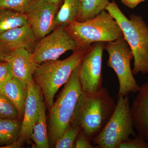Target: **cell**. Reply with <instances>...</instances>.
I'll return each mask as SVG.
<instances>
[{
    "label": "cell",
    "mask_w": 148,
    "mask_h": 148,
    "mask_svg": "<svg viewBox=\"0 0 148 148\" xmlns=\"http://www.w3.org/2000/svg\"><path fill=\"white\" fill-rule=\"evenodd\" d=\"M10 51L5 46L0 42V61L5 62L6 58Z\"/></svg>",
    "instance_id": "cell-27"
},
{
    "label": "cell",
    "mask_w": 148,
    "mask_h": 148,
    "mask_svg": "<svg viewBox=\"0 0 148 148\" xmlns=\"http://www.w3.org/2000/svg\"><path fill=\"white\" fill-rule=\"evenodd\" d=\"M20 119H0V145H13L18 141L21 132Z\"/></svg>",
    "instance_id": "cell-16"
},
{
    "label": "cell",
    "mask_w": 148,
    "mask_h": 148,
    "mask_svg": "<svg viewBox=\"0 0 148 148\" xmlns=\"http://www.w3.org/2000/svg\"><path fill=\"white\" fill-rule=\"evenodd\" d=\"M77 46L66 31L65 26L56 27L52 33L38 41L31 53L33 61L37 64L56 60L68 51L75 50Z\"/></svg>",
    "instance_id": "cell-8"
},
{
    "label": "cell",
    "mask_w": 148,
    "mask_h": 148,
    "mask_svg": "<svg viewBox=\"0 0 148 148\" xmlns=\"http://www.w3.org/2000/svg\"><path fill=\"white\" fill-rule=\"evenodd\" d=\"M128 139L119 144L118 148H148V142L140 136Z\"/></svg>",
    "instance_id": "cell-25"
},
{
    "label": "cell",
    "mask_w": 148,
    "mask_h": 148,
    "mask_svg": "<svg viewBox=\"0 0 148 148\" xmlns=\"http://www.w3.org/2000/svg\"><path fill=\"white\" fill-rule=\"evenodd\" d=\"M29 23L27 14L5 9H0V34Z\"/></svg>",
    "instance_id": "cell-19"
},
{
    "label": "cell",
    "mask_w": 148,
    "mask_h": 148,
    "mask_svg": "<svg viewBox=\"0 0 148 148\" xmlns=\"http://www.w3.org/2000/svg\"><path fill=\"white\" fill-rule=\"evenodd\" d=\"M19 119L17 109L5 95L0 91V119Z\"/></svg>",
    "instance_id": "cell-23"
},
{
    "label": "cell",
    "mask_w": 148,
    "mask_h": 148,
    "mask_svg": "<svg viewBox=\"0 0 148 148\" xmlns=\"http://www.w3.org/2000/svg\"><path fill=\"white\" fill-rule=\"evenodd\" d=\"M43 1H46L52 3L61 8L64 3V0H43Z\"/></svg>",
    "instance_id": "cell-29"
},
{
    "label": "cell",
    "mask_w": 148,
    "mask_h": 148,
    "mask_svg": "<svg viewBox=\"0 0 148 148\" xmlns=\"http://www.w3.org/2000/svg\"><path fill=\"white\" fill-rule=\"evenodd\" d=\"M90 47H78L64 60L45 61L38 66L34 73V79L40 88L45 105L49 109L53 105L58 89L68 82Z\"/></svg>",
    "instance_id": "cell-2"
},
{
    "label": "cell",
    "mask_w": 148,
    "mask_h": 148,
    "mask_svg": "<svg viewBox=\"0 0 148 148\" xmlns=\"http://www.w3.org/2000/svg\"><path fill=\"white\" fill-rule=\"evenodd\" d=\"M37 0H0V9L27 14Z\"/></svg>",
    "instance_id": "cell-21"
},
{
    "label": "cell",
    "mask_w": 148,
    "mask_h": 148,
    "mask_svg": "<svg viewBox=\"0 0 148 148\" xmlns=\"http://www.w3.org/2000/svg\"><path fill=\"white\" fill-rule=\"evenodd\" d=\"M60 8L52 3L37 0L26 14L37 39H41L55 29L56 16Z\"/></svg>",
    "instance_id": "cell-10"
},
{
    "label": "cell",
    "mask_w": 148,
    "mask_h": 148,
    "mask_svg": "<svg viewBox=\"0 0 148 148\" xmlns=\"http://www.w3.org/2000/svg\"><path fill=\"white\" fill-rule=\"evenodd\" d=\"M13 77L12 69L9 63L3 62L0 64V90Z\"/></svg>",
    "instance_id": "cell-24"
},
{
    "label": "cell",
    "mask_w": 148,
    "mask_h": 148,
    "mask_svg": "<svg viewBox=\"0 0 148 148\" xmlns=\"http://www.w3.org/2000/svg\"><path fill=\"white\" fill-rule=\"evenodd\" d=\"M38 41L34 30L29 23L0 34V42L10 51L24 48L32 53Z\"/></svg>",
    "instance_id": "cell-14"
},
{
    "label": "cell",
    "mask_w": 148,
    "mask_h": 148,
    "mask_svg": "<svg viewBox=\"0 0 148 148\" xmlns=\"http://www.w3.org/2000/svg\"><path fill=\"white\" fill-rule=\"evenodd\" d=\"M13 103L17 109L20 119H23L28 84L13 77L0 90Z\"/></svg>",
    "instance_id": "cell-15"
},
{
    "label": "cell",
    "mask_w": 148,
    "mask_h": 148,
    "mask_svg": "<svg viewBox=\"0 0 148 148\" xmlns=\"http://www.w3.org/2000/svg\"><path fill=\"white\" fill-rule=\"evenodd\" d=\"M130 107L134 128L148 142V81L140 86Z\"/></svg>",
    "instance_id": "cell-13"
},
{
    "label": "cell",
    "mask_w": 148,
    "mask_h": 148,
    "mask_svg": "<svg viewBox=\"0 0 148 148\" xmlns=\"http://www.w3.org/2000/svg\"><path fill=\"white\" fill-rule=\"evenodd\" d=\"M104 44V42L92 44L79 66V78L85 93L96 92L103 87L102 62Z\"/></svg>",
    "instance_id": "cell-9"
},
{
    "label": "cell",
    "mask_w": 148,
    "mask_h": 148,
    "mask_svg": "<svg viewBox=\"0 0 148 148\" xmlns=\"http://www.w3.org/2000/svg\"><path fill=\"white\" fill-rule=\"evenodd\" d=\"M31 53L24 48L11 51L6 58L11 65L13 77L28 85L34 82L33 77L39 64L33 61Z\"/></svg>",
    "instance_id": "cell-12"
},
{
    "label": "cell",
    "mask_w": 148,
    "mask_h": 148,
    "mask_svg": "<svg viewBox=\"0 0 148 148\" xmlns=\"http://www.w3.org/2000/svg\"><path fill=\"white\" fill-rule=\"evenodd\" d=\"M78 47L89 48L95 42L113 41L123 37L121 28L106 10L84 21H70L65 27Z\"/></svg>",
    "instance_id": "cell-5"
},
{
    "label": "cell",
    "mask_w": 148,
    "mask_h": 148,
    "mask_svg": "<svg viewBox=\"0 0 148 148\" xmlns=\"http://www.w3.org/2000/svg\"><path fill=\"white\" fill-rule=\"evenodd\" d=\"M116 104L106 87L91 93L83 92L77 105L71 125L80 127L91 141L108 123Z\"/></svg>",
    "instance_id": "cell-1"
},
{
    "label": "cell",
    "mask_w": 148,
    "mask_h": 148,
    "mask_svg": "<svg viewBox=\"0 0 148 148\" xmlns=\"http://www.w3.org/2000/svg\"><path fill=\"white\" fill-rule=\"evenodd\" d=\"M79 66L72 73L56 101L49 109L48 135L51 147H54L58 138L71 125L77 105L83 92L79 78Z\"/></svg>",
    "instance_id": "cell-3"
},
{
    "label": "cell",
    "mask_w": 148,
    "mask_h": 148,
    "mask_svg": "<svg viewBox=\"0 0 148 148\" xmlns=\"http://www.w3.org/2000/svg\"><path fill=\"white\" fill-rule=\"evenodd\" d=\"M81 128L71 125L64 131L54 145L56 148H73L74 143Z\"/></svg>",
    "instance_id": "cell-22"
},
{
    "label": "cell",
    "mask_w": 148,
    "mask_h": 148,
    "mask_svg": "<svg viewBox=\"0 0 148 148\" xmlns=\"http://www.w3.org/2000/svg\"><path fill=\"white\" fill-rule=\"evenodd\" d=\"M134 128L129 97H119L112 115L91 143L98 148H118L131 135L136 137Z\"/></svg>",
    "instance_id": "cell-6"
},
{
    "label": "cell",
    "mask_w": 148,
    "mask_h": 148,
    "mask_svg": "<svg viewBox=\"0 0 148 148\" xmlns=\"http://www.w3.org/2000/svg\"><path fill=\"white\" fill-rule=\"evenodd\" d=\"M45 104L42 101L38 120L33 128L30 139L33 140L37 148L50 147L48 135L47 120L46 115Z\"/></svg>",
    "instance_id": "cell-17"
},
{
    "label": "cell",
    "mask_w": 148,
    "mask_h": 148,
    "mask_svg": "<svg viewBox=\"0 0 148 148\" xmlns=\"http://www.w3.org/2000/svg\"><path fill=\"white\" fill-rule=\"evenodd\" d=\"M82 129H81L74 143L73 148H96Z\"/></svg>",
    "instance_id": "cell-26"
},
{
    "label": "cell",
    "mask_w": 148,
    "mask_h": 148,
    "mask_svg": "<svg viewBox=\"0 0 148 148\" xmlns=\"http://www.w3.org/2000/svg\"><path fill=\"white\" fill-rule=\"evenodd\" d=\"M145 0H121L124 5L129 8L133 9L140 3L145 1Z\"/></svg>",
    "instance_id": "cell-28"
},
{
    "label": "cell",
    "mask_w": 148,
    "mask_h": 148,
    "mask_svg": "<svg viewBox=\"0 0 148 148\" xmlns=\"http://www.w3.org/2000/svg\"><path fill=\"white\" fill-rule=\"evenodd\" d=\"M121 28L134 58L133 75L148 73V27L141 16L132 14L129 19L113 0L106 7Z\"/></svg>",
    "instance_id": "cell-4"
},
{
    "label": "cell",
    "mask_w": 148,
    "mask_h": 148,
    "mask_svg": "<svg viewBox=\"0 0 148 148\" xmlns=\"http://www.w3.org/2000/svg\"><path fill=\"white\" fill-rule=\"evenodd\" d=\"M79 10L76 21H84L95 17L106 9L109 0H79Z\"/></svg>",
    "instance_id": "cell-18"
},
{
    "label": "cell",
    "mask_w": 148,
    "mask_h": 148,
    "mask_svg": "<svg viewBox=\"0 0 148 148\" xmlns=\"http://www.w3.org/2000/svg\"><path fill=\"white\" fill-rule=\"evenodd\" d=\"M42 101L40 88L34 82L28 85V92L25 102L21 132L18 142L21 146L29 141L34 126L38 120L41 103Z\"/></svg>",
    "instance_id": "cell-11"
},
{
    "label": "cell",
    "mask_w": 148,
    "mask_h": 148,
    "mask_svg": "<svg viewBox=\"0 0 148 148\" xmlns=\"http://www.w3.org/2000/svg\"><path fill=\"white\" fill-rule=\"evenodd\" d=\"M104 49L108 54L107 65L113 69L118 79L119 89L117 98L138 92L140 86L134 78L130 67L133 54L124 37L113 41L105 42Z\"/></svg>",
    "instance_id": "cell-7"
},
{
    "label": "cell",
    "mask_w": 148,
    "mask_h": 148,
    "mask_svg": "<svg viewBox=\"0 0 148 148\" xmlns=\"http://www.w3.org/2000/svg\"><path fill=\"white\" fill-rule=\"evenodd\" d=\"M79 10V0H64L56 16L55 28L60 25L66 27L68 22L76 20Z\"/></svg>",
    "instance_id": "cell-20"
}]
</instances>
